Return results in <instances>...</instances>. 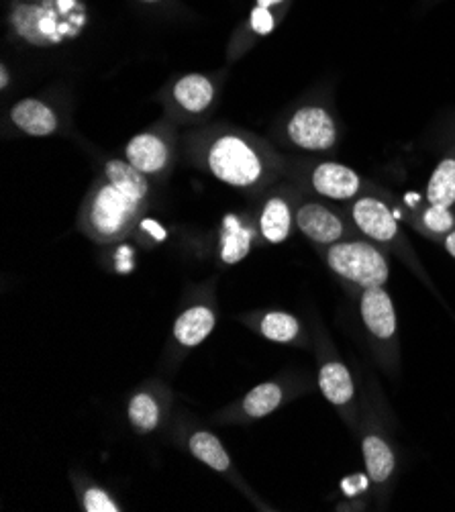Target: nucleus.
<instances>
[{
  "mask_svg": "<svg viewBox=\"0 0 455 512\" xmlns=\"http://www.w3.org/2000/svg\"><path fill=\"white\" fill-rule=\"evenodd\" d=\"M202 156L209 172L233 188H258L272 174V160L260 141L237 131L213 133Z\"/></svg>",
  "mask_w": 455,
  "mask_h": 512,
  "instance_id": "nucleus-1",
  "label": "nucleus"
},
{
  "mask_svg": "<svg viewBox=\"0 0 455 512\" xmlns=\"http://www.w3.org/2000/svg\"><path fill=\"white\" fill-rule=\"evenodd\" d=\"M143 211L145 204L135 202L103 176L92 184L84 200L80 225L98 243H117L135 231Z\"/></svg>",
  "mask_w": 455,
  "mask_h": 512,
  "instance_id": "nucleus-2",
  "label": "nucleus"
},
{
  "mask_svg": "<svg viewBox=\"0 0 455 512\" xmlns=\"http://www.w3.org/2000/svg\"><path fill=\"white\" fill-rule=\"evenodd\" d=\"M64 3V0H62ZM60 0H39V3H19L11 9L9 23L19 39L35 47L58 45L80 33L76 0L62 7Z\"/></svg>",
  "mask_w": 455,
  "mask_h": 512,
  "instance_id": "nucleus-3",
  "label": "nucleus"
},
{
  "mask_svg": "<svg viewBox=\"0 0 455 512\" xmlns=\"http://www.w3.org/2000/svg\"><path fill=\"white\" fill-rule=\"evenodd\" d=\"M325 262L339 278L353 286L376 288L384 286L390 278V264L386 253L374 243L364 239H343L327 247Z\"/></svg>",
  "mask_w": 455,
  "mask_h": 512,
  "instance_id": "nucleus-4",
  "label": "nucleus"
},
{
  "mask_svg": "<svg viewBox=\"0 0 455 512\" xmlns=\"http://www.w3.org/2000/svg\"><path fill=\"white\" fill-rule=\"evenodd\" d=\"M288 139L305 151H329L337 143V125L331 113L319 105L300 107L286 125Z\"/></svg>",
  "mask_w": 455,
  "mask_h": 512,
  "instance_id": "nucleus-5",
  "label": "nucleus"
},
{
  "mask_svg": "<svg viewBox=\"0 0 455 512\" xmlns=\"http://www.w3.org/2000/svg\"><path fill=\"white\" fill-rule=\"evenodd\" d=\"M360 315L364 327L376 347L388 357L396 351V311L390 294L384 286L362 288L360 292Z\"/></svg>",
  "mask_w": 455,
  "mask_h": 512,
  "instance_id": "nucleus-6",
  "label": "nucleus"
},
{
  "mask_svg": "<svg viewBox=\"0 0 455 512\" xmlns=\"http://www.w3.org/2000/svg\"><path fill=\"white\" fill-rule=\"evenodd\" d=\"M351 221L356 229L376 245H394L400 241V225L388 204L376 196H362L351 204Z\"/></svg>",
  "mask_w": 455,
  "mask_h": 512,
  "instance_id": "nucleus-7",
  "label": "nucleus"
},
{
  "mask_svg": "<svg viewBox=\"0 0 455 512\" xmlns=\"http://www.w3.org/2000/svg\"><path fill=\"white\" fill-rule=\"evenodd\" d=\"M298 231L317 245L329 247L347 237L343 219L321 202H302L294 213Z\"/></svg>",
  "mask_w": 455,
  "mask_h": 512,
  "instance_id": "nucleus-8",
  "label": "nucleus"
},
{
  "mask_svg": "<svg viewBox=\"0 0 455 512\" xmlns=\"http://www.w3.org/2000/svg\"><path fill=\"white\" fill-rule=\"evenodd\" d=\"M309 184L319 196L337 202L356 198L364 188V180L356 170L337 162L317 164L311 172Z\"/></svg>",
  "mask_w": 455,
  "mask_h": 512,
  "instance_id": "nucleus-9",
  "label": "nucleus"
},
{
  "mask_svg": "<svg viewBox=\"0 0 455 512\" xmlns=\"http://www.w3.org/2000/svg\"><path fill=\"white\" fill-rule=\"evenodd\" d=\"M172 158L170 143L154 131L135 135L125 147V160L145 176L162 174Z\"/></svg>",
  "mask_w": 455,
  "mask_h": 512,
  "instance_id": "nucleus-10",
  "label": "nucleus"
},
{
  "mask_svg": "<svg viewBox=\"0 0 455 512\" xmlns=\"http://www.w3.org/2000/svg\"><path fill=\"white\" fill-rule=\"evenodd\" d=\"M362 455L366 464V474L372 486L384 490L396 470V455L384 435L368 429L362 437Z\"/></svg>",
  "mask_w": 455,
  "mask_h": 512,
  "instance_id": "nucleus-11",
  "label": "nucleus"
},
{
  "mask_svg": "<svg viewBox=\"0 0 455 512\" xmlns=\"http://www.w3.org/2000/svg\"><path fill=\"white\" fill-rule=\"evenodd\" d=\"M11 121L31 137H49L60 127L56 111L39 98H23L11 109Z\"/></svg>",
  "mask_w": 455,
  "mask_h": 512,
  "instance_id": "nucleus-12",
  "label": "nucleus"
},
{
  "mask_svg": "<svg viewBox=\"0 0 455 512\" xmlns=\"http://www.w3.org/2000/svg\"><path fill=\"white\" fill-rule=\"evenodd\" d=\"M172 96L182 111L190 115H202L213 105L215 84L211 78L202 74H188L176 80L172 88Z\"/></svg>",
  "mask_w": 455,
  "mask_h": 512,
  "instance_id": "nucleus-13",
  "label": "nucleus"
},
{
  "mask_svg": "<svg viewBox=\"0 0 455 512\" xmlns=\"http://www.w3.org/2000/svg\"><path fill=\"white\" fill-rule=\"evenodd\" d=\"M254 243V231L239 219L237 215L229 213L221 221V235H219V258L227 266H235L247 258V253Z\"/></svg>",
  "mask_w": 455,
  "mask_h": 512,
  "instance_id": "nucleus-14",
  "label": "nucleus"
},
{
  "mask_svg": "<svg viewBox=\"0 0 455 512\" xmlns=\"http://www.w3.org/2000/svg\"><path fill=\"white\" fill-rule=\"evenodd\" d=\"M319 390L337 408H349L356 398L351 372L341 360H327L319 368Z\"/></svg>",
  "mask_w": 455,
  "mask_h": 512,
  "instance_id": "nucleus-15",
  "label": "nucleus"
},
{
  "mask_svg": "<svg viewBox=\"0 0 455 512\" xmlns=\"http://www.w3.org/2000/svg\"><path fill=\"white\" fill-rule=\"evenodd\" d=\"M294 225V213L286 198L272 196L266 200L260 213V233L268 243H284L292 235Z\"/></svg>",
  "mask_w": 455,
  "mask_h": 512,
  "instance_id": "nucleus-16",
  "label": "nucleus"
},
{
  "mask_svg": "<svg viewBox=\"0 0 455 512\" xmlns=\"http://www.w3.org/2000/svg\"><path fill=\"white\" fill-rule=\"evenodd\" d=\"M215 329V313L209 306H192L174 323V337L184 347H196L205 341Z\"/></svg>",
  "mask_w": 455,
  "mask_h": 512,
  "instance_id": "nucleus-17",
  "label": "nucleus"
},
{
  "mask_svg": "<svg viewBox=\"0 0 455 512\" xmlns=\"http://www.w3.org/2000/svg\"><path fill=\"white\" fill-rule=\"evenodd\" d=\"M103 176L119 188L123 194L133 198L139 204L147 202L149 196V182L147 176L141 174L135 166H131L127 160H109L105 164Z\"/></svg>",
  "mask_w": 455,
  "mask_h": 512,
  "instance_id": "nucleus-18",
  "label": "nucleus"
},
{
  "mask_svg": "<svg viewBox=\"0 0 455 512\" xmlns=\"http://www.w3.org/2000/svg\"><path fill=\"white\" fill-rule=\"evenodd\" d=\"M427 202L451 209L455 204V156L443 158L427 182Z\"/></svg>",
  "mask_w": 455,
  "mask_h": 512,
  "instance_id": "nucleus-19",
  "label": "nucleus"
},
{
  "mask_svg": "<svg viewBox=\"0 0 455 512\" xmlns=\"http://www.w3.org/2000/svg\"><path fill=\"white\" fill-rule=\"evenodd\" d=\"M190 453L202 462L205 466H209L215 472H227L231 466L229 453L225 451V447L221 445V441L209 433V431H198L190 437L188 441Z\"/></svg>",
  "mask_w": 455,
  "mask_h": 512,
  "instance_id": "nucleus-20",
  "label": "nucleus"
},
{
  "mask_svg": "<svg viewBox=\"0 0 455 512\" xmlns=\"http://www.w3.org/2000/svg\"><path fill=\"white\" fill-rule=\"evenodd\" d=\"M282 388L274 382H266L251 390L243 400V413L251 419H262L272 415L282 402Z\"/></svg>",
  "mask_w": 455,
  "mask_h": 512,
  "instance_id": "nucleus-21",
  "label": "nucleus"
},
{
  "mask_svg": "<svg viewBox=\"0 0 455 512\" xmlns=\"http://www.w3.org/2000/svg\"><path fill=\"white\" fill-rule=\"evenodd\" d=\"M127 415L137 433H151L160 423V404L151 394L139 392L131 398Z\"/></svg>",
  "mask_w": 455,
  "mask_h": 512,
  "instance_id": "nucleus-22",
  "label": "nucleus"
},
{
  "mask_svg": "<svg viewBox=\"0 0 455 512\" xmlns=\"http://www.w3.org/2000/svg\"><path fill=\"white\" fill-rule=\"evenodd\" d=\"M260 331L266 339L274 343H292L300 333V323L296 321V317L288 313L274 311L262 317Z\"/></svg>",
  "mask_w": 455,
  "mask_h": 512,
  "instance_id": "nucleus-23",
  "label": "nucleus"
},
{
  "mask_svg": "<svg viewBox=\"0 0 455 512\" xmlns=\"http://www.w3.org/2000/svg\"><path fill=\"white\" fill-rule=\"evenodd\" d=\"M419 229L431 237H445L455 229V215L447 207L429 204L419 213Z\"/></svg>",
  "mask_w": 455,
  "mask_h": 512,
  "instance_id": "nucleus-24",
  "label": "nucleus"
},
{
  "mask_svg": "<svg viewBox=\"0 0 455 512\" xmlns=\"http://www.w3.org/2000/svg\"><path fill=\"white\" fill-rule=\"evenodd\" d=\"M276 25H278V17L272 7L256 5L254 11H251V15H249V29L254 35L264 37V35L272 33L276 29Z\"/></svg>",
  "mask_w": 455,
  "mask_h": 512,
  "instance_id": "nucleus-25",
  "label": "nucleus"
},
{
  "mask_svg": "<svg viewBox=\"0 0 455 512\" xmlns=\"http://www.w3.org/2000/svg\"><path fill=\"white\" fill-rule=\"evenodd\" d=\"M82 504H84L86 512H119L121 510L117 506V502L105 490H100V488H88L84 492Z\"/></svg>",
  "mask_w": 455,
  "mask_h": 512,
  "instance_id": "nucleus-26",
  "label": "nucleus"
},
{
  "mask_svg": "<svg viewBox=\"0 0 455 512\" xmlns=\"http://www.w3.org/2000/svg\"><path fill=\"white\" fill-rule=\"evenodd\" d=\"M443 247H445V251L451 255V258L455 260V229L449 231V233L443 237Z\"/></svg>",
  "mask_w": 455,
  "mask_h": 512,
  "instance_id": "nucleus-27",
  "label": "nucleus"
},
{
  "mask_svg": "<svg viewBox=\"0 0 455 512\" xmlns=\"http://www.w3.org/2000/svg\"><path fill=\"white\" fill-rule=\"evenodd\" d=\"M0 86H3V90L9 86V70L5 64L0 66Z\"/></svg>",
  "mask_w": 455,
  "mask_h": 512,
  "instance_id": "nucleus-28",
  "label": "nucleus"
},
{
  "mask_svg": "<svg viewBox=\"0 0 455 512\" xmlns=\"http://www.w3.org/2000/svg\"><path fill=\"white\" fill-rule=\"evenodd\" d=\"M284 3H286V0H256V5H266V7H272V9H276Z\"/></svg>",
  "mask_w": 455,
  "mask_h": 512,
  "instance_id": "nucleus-29",
  "label": "nucleus"
},
{
  "mask_svg": "<svg viewBox=\"0 0 455 512\" xmlns=\"http://www.w3.org/2000/svg\"><path fill=\"white\" fill-rule=\"evenodd\" d=\"M141 3H147V5H154V3H160V0H141Z\"/></svg>",
  "mask_w": 455,
  "mask_h": 512,
  "instance_id": "nucleus-30",
  "label": "nucleus"
},
{
  "mask_svg": "<svg viewBox=\"0 0 455 512\" xmlns=\"http://www.w3.org/2000/svg\"><path fill=\"white\" fill-rule=\"evenodd\" d=\"M21 3H39V0H21Z\"/></svg>",
  "mask_w": 455,
  "mask_h": 512,
  "instance_id": "nucleus-31",
  "label": "nucleus"
}]
</instances>
